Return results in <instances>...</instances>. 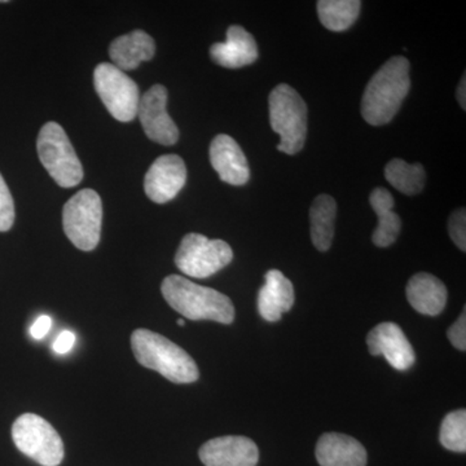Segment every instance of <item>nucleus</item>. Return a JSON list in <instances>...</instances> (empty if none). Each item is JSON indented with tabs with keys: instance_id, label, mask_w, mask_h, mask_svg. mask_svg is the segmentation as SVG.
Returning a JSON list of instances; mask_svg holds the SVG:
<instances>
[{
	"instance_id": "nucleus-1",
	"label": "nucleus",
	"mask_w": 466,
	"mask_h": 466,
	"mask_svg": "<svg viewBox=\"0 0 466 466\" xmlns=\"http://www.w3.org/2000/svg\"><path fill=\"white\" fill-rule=\"evenodd\" d=\"M410 61L394 56L370 79L361 100V115L368 124H389L410 92Z\"/></svg>"
},
{
	"instance_id": "nucleus-2",
	"label": "nucleus",
	"mask_w": 466,
	"mask_h": 466,
	"mask_svg": "<svg viewBox=\"0 0 466 466\" xmlns=\"http://www.w3.org/2000/svg\"><path fill=\"white\" fill-rule=\"evenodd\" d=\"M161 291L168 305L189 320L220 324H232L235 320V308L226 294L192 283L183 276H167L162 281Z\"/></svg>"
},
{
	"instance_id": "nucleus-3",
	"label": "nucleus",
	"mask_w": 466,
	"mask_h": 466,
	"mask_svg": "<svg viewBox=\"0 0 466 466\" xmlns=\"http://www.w3.org/2000/svg\"><path fill=\"white\" fill-rule=\"evenodd\" d=\"M131 348L137 363L161 373L168 381L192 383L200 377L191 355L161 334L137 329L131 336Z\"/></svg>"
},
{
	"instance_id": "nucleus-4",
	"label": "nucleus",
	"mask_w": 466,
	"mask_h": 466,
	"mask_svg": "<svg viewBox=\"0 0 466 466\" xmlns=\"http://www.w3.org/2000/svg\"><path fill=\"white\" fill-rule=\"evenodd\" d=\"M269 122L280 135L278 149L285 155H296L305 147L308 137V106L289 85H279L269 94Z\"/></svg>"
},
{
	"instance_id": "nucleus-5",
	"label": "nucleus",
	"mask_w": 466,
	"mask_h": 466,
	"mask_svg": "<svg viewBox=\"0 0 466 466\" xmlns=\"http://www.w3.org/2000/svg\"><path fill=\"white\" fill-rule=\"evenodd\" d=\"M36 150L43 167L58 186L72 188L84 179L81 161L66 130L56 122L43 126L36 140Z\"/></svg>"
},
{
	"instance_id": "nucleus-6",
	"label": "nucleus",
	"mask_w": 466,
	"mask_h": 466,
	"mask_svg": "<svg viewBox=\"0 0 466 466\" xmlns=\"http://www.w3.org/2000/svg\"><path fill=\"white\" fill-rule=\"evenodd\" d=\"M12 440L20 452L42 466H58L64 459V443L50 422L25 413L12 425Z\"/></svg>"
},
{
	"instance_id": "nucleus-7",
	"label": "nucleus",
	"mask_w": 466,
	"mask_h": 466,
	"mask_svg": "<svg viewBox=\"0 0 466 466\" xmlns=\"http://www.w3.org/2000/svg\"><path fill=\"white\" fill-rule=\"evenodd\" d=\"M101 223L103 202L94 189H82L64 205V231L79 250L91 251L97 247Z\"/></svg>"
},
{
	"instance_id": "nucleus-8",
	"label": "nucleus",
	"mask_w": 466,
	"mask_h": 466,
	"mask_svg": "<svg viewBox=\"0 0 466 466\" xmlns=\"http://www.w3.org/2000/svg\"><path fill=\"white\" fill-rule=\"evenodd\" d=\"M233 259L231 247L223 240H210L200 233H188L180 242L175 265L184 275L207 279L228 266Z\"/></svg>"
},
{
	"instance_id": "nucleus-9",
	"label": "nucleus",
	"mask_w": 466,
	"mask_h": 466,
	"mask_svg": "<svg viewBox=\"0 0 466 466\" xmlns=\"http://www.w3.org/2000/svg\"><path fill=\"white\" fill-rule=\"evenodd\" d=\"M95 90L110 115L119 122H131L139 108V87L125 72L113 64L95 67Z\"/></svg>"
},
{
	"instance_id": "nucleus-10",
	"label": "nucleus",
	"mask_w": 466,
	"mask_h": 466,
	"mask_svg": "<svg viewBox=\"0 0 466 466\" xmlns=\"http://www.w3.org/2000/svg\"><path fill=\"white\" fill-rule=\"evenodd\" d=\"M137 116L144 133L153 142L174 146L179 140V128L167 113V90L164 86L155 85L140 97Z\"/></svg>"
},
{
	"instance_id": "nucleus-11",
	"label": "nucleus",
	"mask_w": 466,
	"mask_h": 466,
	"mask_svg": "<svg viewBox=\"0 0 466 466\" xmlns=\"http://www.w3.org/2000/svg\"><path fill=\"white\" fill-rule=\"evenodd\" d=\"M187 182V167L177 155L161 156L153 162L144 179L146 195L156 204H167L177 198Z\"/></svg>"
},
{
	"instance_id": "nucleus-12",
	"label": "nucleus",
	"mask_w": 466,
	"mask_h": 466,
	"mask_svg": "<svg viewBox=\"0 0 466 466\" xmlns=\"http://www.w3.org/2000/svg\"><path fill=\"white\" fill-rule=\"evenodd\" d=\"M368 350L373 357H385L394 370H407L415 364L416 354L400 325L381 323L367 336Z\"/></svg>"
},
{
	"instance_id": "nucleus-13",
	"label": "nucleus",
	"mask_w": 466,
	"mask_h": 466,
	"mask_svg": "<svg viewBox=\"0 0 466 466\" xmlns=\"http://www.w3.org/2000/svg\"><path fill=\"white\" fill-rule=\"evenodd\" d=\"M198 455L205 466H257L259 460L257 444L240 435L208 441L201 447Z\"/></svg>"
},
{
	"instance_id": "nucleus-14",
	"label": "nucleus",
	"mask_w": 466,
	"mask_h": 466,
	"mask_svg": "<svg viewBox=\"0 0 466 466\" xmlns=\"http://www.w3.org/2000/svg\"><path fill=\"white\" fill-rule=\"evenodd\" d=\"M211 167L223 182L232 186H244L249 182L250 168L248 159L233 137L220 134L210 146Z\"/></svg>"
},
{
	"instance_id": "nucleus-15",
	"label": "nucleus",
	"mask_w": 466,
	"mask_h": 466,
	"mask_svg": "<svg viewBox=\"0 0 466 466\" xmlns=\"http://www.w3.org/2000/svg\"><path fill=\"white\" fill-rule=\"evenodd\" d=\"M211 60L218 66L238 69L250 66L258 58L256 39L242 26L233 25L227 30V41L210 47Z\"/></svg>"
},
{
	"instance_id": "nucleus-16",
	"label": "nucleus",
	"mask_w": 466,
	"mask_h": 466,
	"mask_svg": "<svg viewBox=\"0 0 466 466\" xmlns=\"http://www.w3.org/2000/svg\"><path fill=\"white\" fill-rule=\"evenodd\" d=\"M318 462L321 466H366L367 451L349 435L327 433L317 444Z\"/></svg>"
},
{
	"instance_id": "nucleus-17",
	"label": "nucleus",
	"mask_w": 466,
	"mask_h": 466,
	"mask_svg": "<svg viewBox=\"0 0 466 466\" xmlns=\"http://www.w3.org/2000/svg\"><path fill=\"white\" fill-rule=\"evenodd\" d=\"M265 280L258 293V311L266 321L275 323L293 308L294 288L289 279L279 269L267 272Z\"/></svg>"
},
{
	"instance_id": "nucleus-18",
	"label": "nucleus",
	"mask_w": 466,
	"mask_h": 466,
	"mask_svg": "<svg viewBox=\"0 0 466 466\" xmlns=\"http://www.w3.org/2000/svg\"><path fill=\"white\" fill-rule=\"evenodd\" d=\"M407 299L420 314L438 317L447 305L449 291L446 285L434 275L420 272L407 284Z\"/></svg>"
},
{
	"instance_id": "nucleus-19",
	"label": "nucleus",
	"mask_w": 466,
	"mask_h": 466,
	"mask_svg": "<svg viewBox=\"0 0 466 466\" xmlns=\"http://www.w3.org/2000/svg\"><path fill=\"white\" fill-rule=\"evenodd\" d=\"M155 52V41L143 30H134L130 34L119 36L109 47L113 66L122 72L137 69L143 61L152 60Z\"/></svg>"
},
{
	"instance_id": "nucleus-20",
	"label": "nucleus",
	"mask_w": 466,
	"mask_h": 466,
	"mask_svg": "<svg viewBox=\"0 0 466 466\" xmlns=\"http://www.w3.org/2000/svg\"><path fill=\"white\" fill-rule=\"evenodd\" d=\"M370 207L379 218V223L372 235L373 244L379 248H388L397 241L401 229V220L394 213V198L388 189L376 188L370 196Z\"/></svg>"
},
{
	"instance_id": "nucleus-21",
	"label": "nucleus",
	"mask_w": 466,
	"mask_h": 466,
	"mask_svg": "<svg viewBox=\"0 0 466 466\" xmlns=\"http://www.w3.org/2000/svg\"><path fill=\"white\" fill-rule=\"evenodd\" d=\"M337 204L332 196L320 195L309 208L312 244L318 250L327 251L332 247Z\"/></svg>"
},
{
	"instance_id": "nucleus-22",
	"label": "nucleus",
	"mask_w": 466,
	"mask_h": 466,
	"mask_svg": "<svg viewBox=\"0 0 466 466\" xmlns=\"http://www.w3.org/2000/svg\"><path fill=\"white\" fill-rule=\"evenodd\" d=\"M385 177L398 191L404 195H417L424 189L425 168L421 164H408L400 158H394L386 165Z\"/></svg>"
},
{
	"instance_id": "nucleus-23",
	"label": "nucleus",
	"mask_w": 466,
	"mask_h": 466,
	"mask_svg": "<svg viewBox=\"0 0 466 466\" xmlns=\"http://www.w3.org/2000/svg\"><path fill=\"white\" fill-rule=\"evenodd\" d=\"M359 0H320L318 14L321 24L332 32H343L352 26L360 14Z\"/></svg>"
},
{
	"instance_id": "nucleus-24",
	"label": "nucleus",
	"mask_w": 466,
	"mask_h": 466,
	"mask_svg": "<svg viewBox=\"0 0 466 466\" xmlns=\"http://www.w3.org/2000/svg\"><path fill=\"white\" fill-rule=\"evenodd\" d=\"M440 441L444 449L464 453L466 451V412L453 410L444 417L441 426Z\"/></svg>"
},
{
	"instance_id": "nucleus-25",
	"label": "nucleus",
	"mask_w": 466,
	"mask_h": 466,
	"mask_svg": "<svg viewBox=\"0 0 466 466\" xmlns=\"http://www.w3.org/2000/svg\"><path fill=\"white\" fill-rule=\"evenodd\" d=\"M15 222V204L7 183L0 174V232H7Z\"/></svg>"
},
{
	"instance_id": "nucleus-26",
	"label": "nucleus",
	"mask_w": 466,
	"mask_h": 466,
	"mask_svg": "<svg viewBox=\"0 0 466 466\" xmlns=\"http://www.w3.org/2000/svg\"><path fill=\"white\" fill-rule=\"evenodd\" d=\"M450 238L460 250H466V214L465 208H458L449 220Z\"/></svg>"
},
{
	"instance_id": "nucleus-27",
	"label": "nucleus",
	"mask_w": 466,
	"mask_h": 466,
	"mask_svg": "<svg viewBox=\"0 0 466 466\" xmlns=\"http://www.w3.org/2000/svg\"><path fill=\"white\" fill-rule=\"evenodd\" d=\"M466 309H462L461 315L458 320L451 325L447 336H449L450 342L455 346L460 351L466 350Z\"/></svg>"
},
{
	"instance_id": "nucleus-28",
	"label": "nucleus",
	"mask_w": 466,
	"mask_h": 466,
	"mask_svg": "<svg viewBox=\"0 0 466 466\" xmlns=\"http://www.w3.org/2000/svg\"><path fill=\"white\" fill-rule=\"evenodd\" d=\"M75 345L76 334L70 330H64L58 334L56 341L54 342V351L60 355L67 354Z\"/></svg>"
},
{
	"instance_id": "nucleus-29",
	"label": "nucleus",
	"mask_w": 466,
	"mask_h": 466,
	"mask_svg": "<svg viewBox=\"0 0 466 466\" xmlns=\"http://www.w3.org/2000/svg\"><path fill=\"white\" fill-rule=\"evenodd\" d=\"M52 327V319L47 317V315H42L34 321L32 328H30V334H32L33 339H42L43 337L47 336L48 332H50Z\"/></svg>"
},
{
	"instance_id": "nucleus-30",
	"label": "nucleus",
	"mask_w": 466,
	"mask_h": 466,
	"mask_svg": "<svg viewBox=\"0 0 466 466\" xmlns=\"http://www.w3.org/2000/svg\"><path fill=\"white\" fill-rule=\"evenodd\" d=\"M466 79L465 75L462 76L461 81H460L458 92H456V96H458L459 104L461 106V108L465 110L466 108Z\"/></svg>"
},
{
	"instance_id": "nucleus-31",
	"label": "nucleus",
	"mask_w": 466,
	"mask_h": 466,
	"mask_svg": "<svg viewBox=\"0 0 466 466\" xmlns=\"http://www.w3.org/2000/svg\"><path fill=\"white\" fill-rule=\"evenodd\" d=\"M177 323V325H180V327H184V325H186V321H184L183 319H179Z\"/></svg>"
}]
</instances>
